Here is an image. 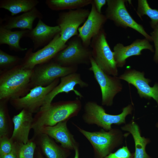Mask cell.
<instances>
[{
    "mask_svg": "<svg viewBox=\"0 0 158 158\" xmlns=\"http://www.w3.org/2000/svg\"><path fill=\"white\" fill-rule=\"evenodd\" d=\"M33 138L47 158H66L64 149L58 146L48 135L41 133H34Z\"/></svg>",
    "mask_w": 158,
    "mask_h": 158,
    "instance_id": "obj_21",
    "label": "cell"
},
{
    "mask_svg": "<svg viewBox=\"0 0 158 158\" xmlns=\"http://www.w3.org/2000/svg\"><path fill=\"white\" fill-rule=\"evenodd\" d=\"M38 158H43L40 154H39Z\"/></svg>",
    "mask_w": 158,
    "mask_h": 158,
    "instance_id": "obj_36",
    "label": "cell"
},
{
    "mask_svg": "<svg viewBox=\"0 0 158 158\" xmlns=\"http://www.w3.org/2000/svg\"><path fill=\"white\" fill-rule=\"evenodd\" d=\"M14 142L17 158H33L37 145L33 138L26 144Z\"/></svg>",
    "mask_w": 158,
    "mask_h": 158,
    "instance_id": "obj_28",
    "label": "cell"
},
{
    "mask_svg": "<svg viewBox=\"0 0 158 158\" xmlns=\"http://www.w3.org/2000/svg\"><path fill=\"white\" fill-rule=\"evenodd\" d=\"M60 32V29L58 25L50 26L39 19L36 27L31 30H29L26 37L29 38L32 41L35 51L46 45Z\"/></svg>",
    "mask_w": 158,
    "mask_h": 158,
    "instance_id": "obj_19",
    "label": "cell"
},
{
    "mask_svg": "<svg viewBox=\"0 0 158 158\" xmlns=\"http://www.w3.org/2000/svg\"><path fill=\"white\" fill-rule=\"evenodd\" d=\"M66 43V47L57 54L52 59L54 61L65 67L90 64L91 49L85 46L78 36L71 38Z\"/></svg>",
    "mask_w": 158,
    "mask_h": 158,
    "instance_id": "obj_5",
    "label": "cell"
},
{
    "mask_svg": "<svg viewBox=\"0 0 158 158\" xmlns=\"http://www.w3.org/2000/svg\"><path fill=\"white\" fill-rule=\"evenodd\" d=\"M156 126L158 128V122H157L156 124Z\"/></svg>",
    "mask_w": 158,
    "mask_h": 158,
    "instance_id": "obj_37",
    "label": "cell"
},
{
    "mask_svg": "<svg viewBox=\"0 0 158 158\" xmlns=\"http://www.w3.org/2000/svg\"><path fill=\"white\" fill-rule=\"evenodd\" d=\"M122 130L127 131L132 135L134 141L135 152L134 158H151L146 151L147 145L150 142L149 138L142 136L139 127L132 120L121 127Z\"/></svg>",
    "mask_w": 158,
    "mask_h": 158,
    "instance_id": "obj_22",
    "label": "cell"
},
{
    "mask_svg": "<svg viewBox=\"0 0 158 158\" xmlns=\"http://www.w3.org/2000/svg\"><path fill=\"white\" fill-rule=\"evenodd\" d=\"M136 11L138 16L141 18L146 15L151 20L150 25L153 29L158 23V10L150 7L146 0H138Z\"/></svg>",
    "mask_w": 158,
    "mask_h": 158,
    "instance_id": "obj_27",
    "label": "cell"
},
{
    "mask_svg": "<svg viewBox=\"0 0 158 158\" xmlns=\"http://www.w3.org/2000/svg\"><path fill=\"white\" fill-rule=\"evenodd\" d=\"M74 150L75 151V156L74 158H79V154L78 147H76Z\"/></svg>",
    "mask_w": 158,
    "mask_h": 158,
    "instance_id": "obj_35",
    "label": "cell"
},
{
    "mask_svg": "<svg viewBox=\"0 0 158 158\" xmlns=\"http://www.w3.org/2000/svg\"><path fill=\"white\" fill-rule=\"evenodd\" d=\"M67 46L61 39L59 33L47 44L36 51L33 52L32 48L28 50L21 65L24 68L32 69L37 65L52 60Z\"/></svg>",
    "mask_w": 158,
    "mask_h": 158,
    "instance_id": "obj_9",
    "label": "cell"
},
{
    "mask_svg": "<svg viewBox=\"0 0 158 158\" xmlns=\"http://www.w3.org/2000/svg\"><path fill=\"white\" fill-rule=\"evenodd\" d=\"M67 121H61L53 126L42 127L34 133L39 132L45 134L60 143L63 147L66 149L74 150L78 145L74 135L67 128Z\"/></svg>",
    "mask_w": 158,
    "mask_h": 158,
    "instance_id": "obj_17",
    "label": "cell"
},
{
    "mask_svg": "<svg viewBox=\"0 0 158 158\" xmlns=\"http://www.w3.org/2000/svg\"><path fill=\"white\" fill-rule=\"evenodd\" d=\"M91 66L88 70L92 71L96 80L99 85L102 93V104L111 106L115 95L121 91L122 86L117 76H111L105 73L97 66L92 57Z\"/></svg>",
    "mask_w": 158,
    "mask_h": 158,
    "instance_id": "obj_10",
    "label": "cell"
},
{
    "mask_svg": "<svg viewBox=\"0 0 158 158\" xmlns=\"http://www.w3.org/2000/svg\"><path fill=\"white\" fill-rule=\"evenodd\" d=\"M8 102L0 100V137L6 136L10 138L11 133L12 135L13 132V123L9 116Z\"/></svg>",
    "mask_w": 158,
    "mask_h": 158,
    "instance_id": "obj_26",
    "label": "cell"
},
{
    "mask_svg": "<svg viewBox=\"0 0 158 158\" xmlns=\"http://www.w3.org/2000/svg\"><path fill=\"white\" fill-rule=\"evenodd\" d=\"M78 69V66H61L52 60L37 65L33 69L31 89L37 86H47L57 79L76 72Z\"/></svg>",
    "mask_w": 158,
    "mask_h": 158,
    "instance_id": "obj_7",
    "label": "cell"
},
{
    "mask_svg": "<svg viewBox=\"0 0 158 158\" xmlns=\"http://www.w3.org/2000/svg\"><path fill=\"white\" fill-rule=\"evenodd\" d=\"M32 114L23 109L13 116L12 120L13 128L10 138L14 142L26 144L29 140V135L32 129L34 119Z\"/></svg>",
    "mask_w": 158,
    "mask_h": 158,
    "instance_id": "obj_18",
    "label": "cell"
},
{
    "mask_svg": "<svg viewBox=\"0 0 158 158\" xmlns=\"http://www.w3.org/2000/svg\"><path fill=\"white\" fill-rule=\"evenodd\" d=\"M118 77L134 86L141 98L149 99L152 98L158 105V83H155L153 87H151L149 85L151 80L145 78L144 72L129 69Z\"/></svg>",
    "mask_w": 158,
    "mask_h": 158,
    "instance_id": "obj_13",
    "label": "cell"
},
{
    "mask_svg": "<svg viewBox=\"0 0 158 158\" xmlns=\"http://www.w3.org/2000/svg\"><path fill=\"white\" fill-rule=\"evenodd\" d=\"M43 16L41 13L35 7L31 10L16 16H6L2 19L4 23L0 21V24L5 28L10 30L18 28L23 30H31L33 24L37 18L42 19Z\"/></svg>",
    "mask_w": 158,
    "mask_h": 158,
    "instance_id": "obj_20",
    "label": "cell"
},
{
    "mask_svg": "<svg viewBox=\"0 0 158 158\" xmlns=\"http://www.w3.org/2000/svg\"><path fill=\"white\" fill-rule=\"evenodd\" d=\"M59 82L60 79H58L47 86L34 87L25 96L10 99V103L17 110L24 109L36 113L43 105L46 96Z\"/></svg>",
    "mask_w": 158,
    "mask_h": 158,
    "instance_id": "obj_11",
    "label": "cell"
},
{
    "mask_svg": "<svg viewBox=\"0 0 158 158\" xmlns=\"http://www.w3.org/2000/svg\"><path fill=\"white\" fill-rule=\"evenodd\" d=\"M93 2L97 11L99 13H102V8L107 3V0H93Z\"/></svg>",
    "mask_w": 158,
    "mask_h": 158,
    "instance_id": "obj_33",
    "label": "cell"
},
{
    "mask_svg": "<svg viewBox=\"0 0 158 158\" xmlns=\"http://www.w3.org/2000/svg\"><path fill=\"white\" fill-rule=\"evenodd\" d=\"M153 30L151 33V37L152 41L154 43L155 52L154 60L156 63H158V23L153 28Z\"/></svg>",
    "mask_w": 158,
    "mask_h": 158,
    "instance_id": "obj_32",
    "label": "cell"
},
{
    "mask_svg": "<svg viewBox=\"0 0 158 158\" xmlns=\"http://www.w3.org/2000/svg\"><path fill=\"white\" fill-rule=\"evenodd\" d=\"M91 5V10L87 18L78 29V36L87 47H90L92 38L103 29L108 20L105 15L97 11L93 0Z\"/></svg>",
    "mask_w": 158,
    "mask_h": 158,
    "instance_id": "obj_14",
    "label": "cell"
},
{
    "mask_svg": "<svg viewBox=\"0 0 158 158\" xmlns=\"http://www.w3.org/2000/svg\"><path fill=\"white\" fill-rule=\"evenodd\" d=\"M29 30L12 31L0 25V45H8L11 50L16 51H24L27 48L21 47L20 44V40L23 37H26Z\"/></svg>",
    "mask_w": 158,
    "mask_h": 158,
    "instance_id": "obj_23",
    "label": "cell"
},
{
    "mask_svg": "<svg viewBox=\"0 0 158 158\" xmlns=\"http://www.w3.org/2000/svg\"><path fill=\"white\" fill-rule=\"evenodd\" d=\"M93 0H46L45 4L51 10L55 11L74 10L91 4Z\"/></svg>",
    "mask_w": 158,
    "mask_h": 158,
    "instance_id": "obj_25",
    "label": "cell"
},
{
    "mask_svg": "<svg viewBox=\"0 0 158 158\" xmlns=\"http://www.w3.org/2000/svg\"><path fill=\"white\" fill-rule=\"evenodd\" d=\"M145 49L154 51L152 46L145 38L137 39L126 46L120 43H117L113 48V53L117 67H123L125 64L127 58L133 56L141 55V51Z\"/></svg>",
    "mask_w": 158,
    "mask_h": 158,
    "instance_id": "obj_16",
    "label": "cell"
},
{
    "mask_svg": "<svg viewBox=\"0 0 158 158\" xmlns=\"http://www.w3.org/2000/svg\"><path fill=\"white\" fill-rule=\"evenodd\" d=\"M23 58L9 54L0 49V70L11 68L21 64Z\"/></svg>",
    "mask_w": 158,
    "mask_h": 158,
    "instance_id": "obj_29",
    "label": "cell"
},
{
    "mask_svg": "<svg viewBox=\"0 0 158 158\" xmlns=\"http://www.w3.org/2000/svg\"><path fill=\"white\" fill-rule=\"evenodd\" d=\"M77 85H79L81 88L89 86L88 84L82 79L80 74L77 72L61 78L59 83L46 96L43 105L40 109L48 107L52 103L54 98L61 93H68L73 91L80 99L83 98L82 94L75 89V87Z\"/></svg>",
    "mask_w": 158,
    "mask_h": 158,
    "instance_id": "obj_15",
    "label": "cell"
},
{
    "mask_svg": "<svg viewBox=\"0 0 158 158\" xmlns=\"http://www.w3.org/2000/svg\"><path fill=\"white\" fill-rule=\"evenodd\" d=\"M134 153H131L126 145L123 146L104 158H134Z\"/></svg>",
    "mask_w": 158,
    "mask_h": 158,
    "instance_id": "obj_31",
    "label": "cell"
},
{
    "mask_svg": "<svg viewBox=\"0 0 158 158\" xmlns=\"http://www.w3.org/2000/svg\"><path fill=\"white\" fill-rule=\"evenodd\" d=\"M90 12L89 9L82 8L59 13L57 23L60 29L61 39L65 43L78 35L80 26L85 21Z\"/></svg>",
    "mask_w": 158,
    "mask_h": 158,
    "instance_id": "obj_12",
    "label": "cell"
},
{
    "mask_svg": "<svg viewBox=\"0 0 158 158\" xmlns=\"http://www.w3.org/2000/svg\"><path fill=\"white\" fill-rule=\"evenodd\" d=\"M80 99L77 97L73 100L52 103L48 107L40 109L34 117L32 129L34 132L42 127L53 126L77 116L82 107Z\"/></svg>",
    "mask_w": 158,
    "mask_h": 158,
    "instance_id": "obj_2",
    "label": "cell"
},
{
    "mask_svg": "<svg viewBox=\"0 0 158 158\" xmlns=\"http://www.w3.org/2000/svg\"><path fill=\"white\" fill-rule=\"evenodd\" d=\"M74 125L90 142L100 158L106 157L114 149L121 145L125 137L127 135L117 128H112L108 131L102 129L99 131L92 132Z\"/></svg>",
    "mask_w": 158,
    "mask_h": 158,
    "instance_id": "obj_4",
    "label": "cell"
},
{
    "mask_svg": "<svg viewBox=\"0 0 158 158\" xmlns=\"http://www.w3.org/2000/svg\"><path fill=\"white\" fill-rule=\"evenodd\" d=\"M15 149V142L10 138L0 137V156L11 152Z\"/></svg>",
    "mask_w": 158,
    "mask_h": 158,
    "instance_id": "obj_30",
    "label": "cell"
},
{
    "mask_svg": "<svg viewBox=\"0 0 158 158\" xmlns=\"http://www.w3.org/2000/svg\"><path fill=\"white\" fill-rule=\"evenodd\" d=\"M0 158H17L15 148V149L11 153L0 156Z\"/></svg>",
    "mask_w": 158,
    "mask_h": 158,
    "instance_id": "obj_34",
    "label": "cell"
},
{
    "mask_svg": "<svg viewBox=\"0 0 158 158\" xmlns=\"http://www.w3.org/2000/svg\"><path fill=\"white\" fill-rule=\"evenodd\" d=\"M32 69L21 64L11 68L0 70V100L8 102L26 95L31 89Z\"/></svg>",
    "mask_w": 158,
    "mask_h": 158,
    "instance_id": "obj_1",
    "label": "cell"
},
{
    "mask_svg": "<svg viewBox=\"0 0 158 158\" xmlns=\"http://www.w3.org/2000/svg\"><path fill=\"white\" fill-rule=\"evenodd\" d=\"M84 109L82 118L85 123L96 125L108 131L112 129L113 124H125L126 118L132 114L133 107L131 104H129L123 108L121 114L112 115L107 113L103 107L96 102L89 101L85 104Z\"/></svg>",
    "mask_w": 158,
    "mask_h": 158,
    "instance_id": "obj_3",
    "label": "cell"
},
{
    "mask_svg": "<svg viewBox=\"0 0 158 158\" xmlns=\"http://www.w3.org/2000/svg\"><path fill=\"white\" fill-rule=\"evenodd\" d=\"M39 3L37 0H1L0 8L8 11L13 16L31 10Z\"/></svg>",
    "mask_w": 158,
    "mask_h": 158,
    "instance_id": "obj_24",
    "label": "cell"
},
{
    "mask_svg": "<svg viewBox=\"0 0 158 158\" xmlns=\"http://www.w3.org/2000/svg\"><path fill=\"white\" fill-rule=\"evenodd\" d=\"M90 47L92 56L100 69L108 75L117 76V67L113 51L107 41L106 34L103 28L92 38Z\"/></svg>",
    "mask_w": 158,
    "mask_h": 158,
    "instance_id": "obj_6",
    "label": "cell"
},
{
    "mask_svg": "<svg viewBox=\"0 0 158 158\" xmlns=\"http://www.w3.org/2000/svg\"><path fill=\"white\" fill-rule=\"evenodd\" d=\"M125 0H107L105 15L107 19L112 21L118 27L130 28L139 33L149 41L151 37L143 26L137 23L131 17L125 6Z\"/></svg>",
    "mask_w": 158,
    "mask_h": 158,
    "instance_id": "obj_8",
    "label": "cell"
}]
</instances>
